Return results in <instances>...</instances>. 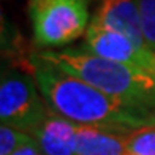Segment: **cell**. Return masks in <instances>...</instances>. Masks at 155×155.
<instances>
[{
  "instance_id": "cell-6",
  "label": "cell",
  "mask_w": 155,
  "mask_h": 155,
  "mask_svg": "<svg viewBox=\"0 0 155 155\" xmlns=\"http://www.w3.org/2000/svg\"><path fill=\"white\" fill-rule=\"evenodd\" d=\"M92 24L124 35L141 49H150L141 25L138 0H103Z\"/></svg>"
},
{
  "instance_id": "cell-4",
  "label": "cell",
  "mask_w": 155,
  "mask_h": 155,
  "mask_svg": "<svg viewBox=\"0 0 155 155\" xmlns=\"http://www.w3.org/2000/svg\"><path fill=\"white\" fill-rule=\"evenodd\" d=\"M32 73L8 71L0 82V120L2 125L32 133L51 114Z\"/></svg>"
},
{
  "instance_id": "cell-7",
  "label": "cell",
  "mask_w": 155,
  "mask_h": 155,
  "mask_svg": "<svg viewBox=\"0 0 155 155\" xmlns=\"http://www.w3.org/2000/svg\"><path fill=\"white\" fill-rule=\"evenodd\" d=\"M78 125L51 112L32 136L41 155H76Z\"/></svg>"
},
{
  "instance_id": "cell-1",
  "label": "cell",
  "mask_w": 155,
  "mask_h": 155,
  "mask_svg": "<svg viewBox=\"0 0 155 155\" xmlns=\"http://www.w3.org/2000/svg\"><path fill=\"white\" fill-rule=\"evenodd\" d=\"M30 73L51 111L76 125L97 127L122 135L155 125V111L104 94L38 54L30 60Z\"/></svg>"
},
{
  "instance_id": "cell-12",
  "label": "cell",
  "mask_w": 155,
  "mask_h": 155,
  "mask_svg": "<svg viewBox=\"0 0 155 155\" xmlns=\"http://www.w3.org/2000/svg\"><path fill=\"white\" fill-rule=\"evenodd\" d=\"M11 155H41V152H40V149H38L37 143H33V144L21 147V149H18L15 153H11Z\"/></svg>"
},
{
  "instance_id": "cell-10",
  "label": "cell",
  "mask_w": 155,
  "mask_h": 155,
  "mask_svg": "<svg viewBox=\"0 0 155 155\" xmlns=\"http://www.w3.org/2000/svg\"><path fill=\"white\" fill-rule=\"evenodd\" d=\"M33 143L35 139L30 133L13 128L10 125L0 127V155H11L21 147Z\"/></svg>"
},
{
  "instance_id": "cell-11",
  "label": "cell",
  "mask_w": 155,
  "mask_h": 155,
  "mask_svg": "<svg viewBox=\"0 0 155 155\" xmlns=\"http://www.w3.org/2000/svg\"><path fill=\"white\" fill-rule=\"evenodd\" d=\"M144 38L152 51L155 52V0H138Z\"/></svg>"
},
{
  "instance_id": "cell-3",
  "label": "cell",
  "mask_w": 155,
  "mask_h": 155,
  "mask_svg": "<svg viewBox=\"0 0 155 155\" xmlns=\"http://www.w3.org/2000/svg\"><path fill=\"white\" fill-rule=\"evenodd\" d=\"M29 13L40 46H63L87 32L89 0H29Z\"/></svg>"
},
{
  "instance_id": "cell-2",
  "label": "cell",
  "mask_w": 155,
  "mask_h": 155,
  "mask_svg": "<svg viewBox=\"0 0 155 155\" xmlns=\"http://www.w3.org/2000/svg\"><path fill=\"white\" fill-rule=\"evenodd\" d=\"M41 59L122 101L155 111V74L89 51H43Z\"/></svg>"
},
{
  "instance_id": "cell-9",
  "label": "cell",
  "mask_w": 155,
  "mask_h": 155,
  "mask_svg": "<svg viewBox=\"0 0 155 155\" xmlns=\"http://www.w3.org/2000/svg\"><path fill=\"white\" fill-rule=\"evenodd\" d=\"M127 152L130 155H155V125L130 133L127 136Z\"/></svg>"
},
{
  "instance_id": "cell-8",
  "label": "cell",
  "mask_w": 155,
  "mask_h": 155,
  "mask_svg": "<svg viewBox=\"0 0 155 155\" xmlns=\"http://www.w3.org/2000/svg\"><path fill=\"white\" fill-rule=\"evenodd\" d=\"M127 136L97 127L78 125L76 155H125Z\"/></svg>"
},
{
  "instance_id": "cell-5",
  "label": "cell",
  "mask_w": 155,
  "mask_h": 155,
  "mask_svg": "<svg viewBox=\"0 0 155 155\" xmlns=\"http://www.w3.org/2000/svg\"><path fill=\"white\" fill-rule=\"evenodd\" d=\"M86 46L90 54L103 59L138 67L155 74V52L152 49H141L124 35L112 32L90 22L86 32Z\"/></svg>"
}]
</instances>
